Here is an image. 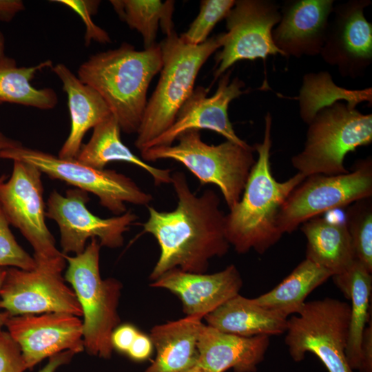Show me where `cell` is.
I'll return each instance as SVG.
<instances>
[{
  "instance_id": "11",
  "label": "cell",
  "mask_w": 372,
  "mask_h": 372,
  "mask_svg": "<svg viewBox=\"0 0 372 372\" xmlns=\"http://www.w3.org/2000/svg\"><path fill=\"white\" fill-rule=\"evenodd\" d=\"M65 265L63 254L55 259L35 262L30 270L6 268L0 287V308L11 316L50 312L82 316L74 290L62 277Z\"/></svg>"
},
{
  "instance_id": "3",
  "label": "cell",
  "mask_w": 372,
  "mask_h": 372,
  "mask_svg": "<svg viewBox=\"0 0 372 372\" xmlns=\"http://www.w3.org/2000/svg\"><path fill=\"white\" fill-rule=\"evenodd\" d=\"M162 65L159 43L136 50L123 43L116 49L92 55L80 65L77 76L100 94L121 131L132 134L140 127L148 87Z\"/></svg>"
},
{
  "instance_id": "32",
  "label": "cell",
  "mask_w": 372,
  "mask_h": 372,
  "mask_svg": "<svg viewBox=\"0 0 372 372\" xmlns=\"http://www.w3.org/2000/svg\"><path fill=\"white\" fill-rule=\"evenodd\" d=\"M235 0H203L200 12L188 30L180 35L185 43L197 45L205 42L215 25L225 19Z\"/></svg>"
},
{
  "instance_id": "45",
  "label": "cell",
  "mask_w": 372,
  "mask_h": 372,
  "mask_svg": "<svg viewBox=\"0 0 372 372\" xmlns=\"http://www.w3.org/2000/svg\"><path fill=\"white\" fill-rule=\"evenodd\" d=\"M7 179V176L5 174H3L0 176V183L4 180Z\"/></svg>"
},
{
  "instance_id": "35",
  "label": "cell",
  "mask_w": 372,
  "mask_h": 372,
  "mask_svg": "<svg viewBox=\"0 0 372 372\" xmlns=\"http://www.w3.org/2000/svg\"><path fill=\"white\" fill-rule=\"evenodd\" d=\"M27 366L19 344L8 331L0 333V372H23Z\"/></svg>"
},
{
  "instance_id": "36",
  "label": "cell",
  "mask_w": 372,
  "mask_h": 372,
  "mask_svg": "<svg viewBox=\"0 0 372 372\" xmlns=\"http://www.w3.org/2000/svg\"><path fill=\"white\" fill-rule=\"evenodd\" d=\"M138 333V330L129 324L116 328L111 337L113 348L119 351L127 353Z\"/></svg>"
},
{
  "instance_id": "41",
  "label": "cell",
  "mask_w": 372,
  "mask_h": 372,
  "mask_svg": "<svg viewBox=\"0 0 372 372\" xmlns=\"http://www.w3.org/2000/svg\"><path fill=\"white\" fill-rule=\"evenodd\" d=\"M19 141L12 139L0 131V152L7 149H10L21 145Z\"/></svg>"
},
{
  "instance_id": "19",
  "label": "cell",
  "mask_w": 372,
  "mask_h": 372,
  "mask_svg": "<svg viewBox=\"0 0 372 372\" xmlns=\"http://www.w3.org/2000/svg\"><path fill=\"white\" fill-rule=\"evenodd\" d=\"M151 286L167 289L178 296L187 316L203 318L239 294L242 280L237 267L230 265L223 270L211 274L174 269L154 280Z\"/></svg>"
},
{
  "instance_id": "12",
  "label": "cell",
  "mask_w": 372,
  "mask_h": 372,
  "mask_svg": "<svg viewBox=\"0 0 372 372\" xmlns=\"http://www.w3.org/2000/svg\"><path fill=\"white\" fill-rule=\"evenodd\" d=\"M42 174L33 165L14 161L10 177L0 183V206L10 225L32 245L35 262L63 255L46 225Z\"/></svg>"
},
{
  "instance_id": "25",
  "label": "cell",
  "mask_w": 372,
  "mask_h": 372,
  "mask_svg": "<svg viewBox=\"0 0 372 372\" xmlns=\"http://www.w3.org/2000/svg\"><path fill=\"white\" fill-rule=\"evenodd\" d=\"M307 239L306 258L332 273L347 270L356 260L344 222L315 217L301 225Z\"/></svg>"
},
{
  "instance_id": "17",
  "label": "cell",
  "mask_w": 372,
  "mask_h": 372,
  "mask_svg": "<svg viewBox=\"0 0 372 372\" xmlns=\"http://www.w3.org/2000/svg\"><path fill=\"white\" fill-rule=\"evenodd\" d=\"M5 326L20 347L27 369L56 353L84 350L83 321L61 312L10 316Z\"/></svg>"
},
{
  "instance_id": "13",
  "label": "cell",
  "mask_w": 372,
  "mask_h": 372,
  "mask_svg": "<svg viewBox=\"0 0 372 372\" xmlns=\"http://www.w3.org/2000/svg\"><path fill=\"white\" fill-rule=\"evenodd\" d=\"M222 50L216 56L214 79L242 60H265L284 54L276 46L272 30L280 20V7L271 0H237L226 18Z\"/></svg>"
},
{
  "instance_id": "15",
  "label": "cell",
  "mask_w": 372,
  "mask_h": 372,
  "mask_svg": "<svg viewBox=\"0 0 372 372\" xmlns=\"http://www.w3.org/2000/svg\"><path fill=\"white\" fill-rule=\"evenodd\" d=\"M370 0H349L333 6L320 55L340 76H363L372 63V24L364 16Z\"/></svg>"
},
{
  "instance_id": "27",
  "label": "cell",
  "mask_w": 372,
  "mask_h": 372,
  "mask_svg": "<svg viewBox=\"0 0 372 372\" xmlns=\"http://www.w3.org/2000/svg\"><path fill=\"white\" fill-rule=\"evenodd\" d=\"M332 276L331 272L305 258L273 289L253 299L287 318L298 313L308 295Z\"/></svg>"
},
{
  "instance_id": "10",
  "label": "cell",
  "mask_w": 372,
  "mask_h": 372,
  "mask_svg": "<svg viewBox=\"0 0 372 372\" xmlns=\"http://www.w3.org/2000/svg\"><path fill=\"white\" fill-rule=\"evenodd\" d=\"M372 197V158L358 161L351 172L306 177L289 195L279 211L277 225L284 234L326 211Z\"/></svg>"
},
{
  "instance_id": "33",
  "label": "cell",
  "mask_w": 372,
  "mask_h": 372,
  "mask_svg": "<svg viewBox=\"0 0 372 372\" xmlns=\"http://www.w3.org/2000/svg\"><path fill=\"white\" fill-rule=\"evenodd\" d=\"M0 206V267H16L25 270L34 268L35 262L17 242Z\"/></svg>"
},
{
  "instance_id": "20",
  "label": "cell",
  "mask_w": 372,
  "mask_h": 372,
  "mask_svg": "<svg viewBox=\"0 0 372 372\" xmlns=\"http://www.w3.org/2000/svg\"><path fill=\"white\" fill-rule=\"evenodd\" d=\"M269 336L242 337L203 324L198 337L196 366L207 372H256L269 346Z\"/></svg>"
},
{
  "instance_id": "39",
  "label": "cell",
  "mask_w": 372,
  "mask_h": 372,
  "mask_svg": "<svg viewBox=\"0 0 372 372\" xmlns=\"http://www.w3.org/2000/svg\"><path fill=\"white\" fill-rule=\"evenodd\" d=\"M24 9V3L21 0H0V21L10 22Z\"/></svg>"
},
{
  "instance_id": "1",
  "label": "cell",
  "mask_w": 372,
  "mask_h": 372,
  "mask_svg": "<svg viewBox=\"0 0 372 372\" xmlns=\"http://www.w3.org/2000/svg\"><path fill=\"white\" fill-rule=\"evenodd\" d=\"M171 184L178 198L176 209L161 211L147 206L149 217L142 225L161 249L150 274L152 280L174 269L204 273L209 260L225 255L231 246L218 195L212 189L196 195L182 172L172 174Z\"/></svg>"
},
{
  "instance_id": "26",
  "label": "cell",
  "mask_w": 372,
  "mask_h": 372,
  "mask_svg": "<svg viewBox=\"0 0 372 372\" xmlns=\"http://www.w3.org/2000/svg\"><path fill=\"white\" fill-rule=\"evenodd\" d=\"M335 285L351 300L349 336L345 355L352 371L358 370L362 339L369 321V302L372 291V276L355 260L344 271L332 276Z\"/></svg>"
},
{
  "instance_id": "5",
  "label": "cell",
  "mask_w": 372,
  "mask_h": 372,
  "mask_svg": "<svg viewBox=\"0 0 372 372\" xmlns=\"http://www.w3.org/2000/svg\"><path fill=\"white\" fill-rule=\"evenodd\" d=\"M176 140L175 145L141 151V159L145 162L176 161L195 176L201 185L217 186L229 209L238 203L256 163L254 145H242L229 141L208 145L197 130L187 131Z\"/></svg>"
},
{
  "instance_id": "37",
  "label": "cell",
  "mask_w": 372,
  "mask_h": 372,
  "mask_svg": "<svg viewBox=\"0 0 372 372\" xmlns=\"http://www.w3.org/2000/svg\"><path fill=\"white\" fill-rule=\"evenodd\" d=\"M359 372H372V324L366 327L361 344Z\"/></svg>"
},
{
  "instance_id": "22",
  "label": "cell",
  "mask_w": 372,
  "mask_h": 372,
  "mask_svg": "<svg viewBox=\"0 0 372 372\" xmlns=\"http://www.w3.org/2000/svg\"><path fill=\"white\" fill-rule=\"evenodd\" d=\"M202 319L186 316L154 326L149 338L156 355L145 372H181L196 365Z\"/></svg>"
},
{
  "instance_id": "18",
  "label": "cell",
  "mask_w": 372,
  "mask_h": 372,
  "mask_svg": "<svg viewBox=\"0 0 372 372\" xmlns=\"http://www.w3.org/2000/svg\"><path fill=\"white\" fill-rule=\"evenodd\" d=\"M333 6V0L285 1L272 30L276 46L286 57L319 55Z\"/></svg>"
},
{
  "instance_id": "43",
  "label": "cell",
  "mask_w": 372,
  "mask_h": 372,
  "mask_svg": "<svg viewBox=\"0 0 372 372\" xmlns=\"http://www.w3.org/2000/svg\"><path fill=\"white\" fill-rule=\"evenodd\" d=\"M5 37L1 31H0V58L5 55Z\"/></svg>"
},
{
  "instance_id": "6",
  "label": "cell",
  "mask_w": 372,
  "mask_h": 372,
  "mask_svg": "<svg viewBox=\"0 0 372 372\" xmlns=\"http://www.w3.org/2000/svg\"><path fill=\"white\" fill-rule=\"evenodd\" d=\"M308 125L304 148L291 160L305 177L347 173L346 155L372 142V114L342 101L320 110Z\"/></svg>"
},
{
  "instance_id": "4",
  "label": "cell",
  "mask_w": 372,
  "mask_h": 372,
  "mask_svg": "<svg viewBox=\"0 0 372 372\" xmlns=\"http://www.w3.org/2000/svg\"><path fill=\"white\" fill-rule=\"evenodd\" d=\"M223 38L222 32L200 45H192L183 41L174 31L159 43L163 65L136 133L134 145L140 152L172 125L192 94L201 67L222 47Z\"/></svg>"
},
{
  "instance_id": "31",
  "label": "cell",
  "mask_w": 372,
  "mask_h": 372,
  "mask_svg": "<svg viewBox=\"0 0 372 372\" xmlns=\"http://www.w3.org/2000/svg\"><path fill=\"white\" fill-rule=\"evenodd\" d=\"M355 258L372 272V197L359 200L347 209L344 221Z\"/></svg>"
},
{
  "instance_id": "29",
  "label": "cell",
  "mask_w": 372,
  "mask_h": 372,
  "mask_svg": "<svg viewBox=\"0 0 372 372\" xmlns=\"http://www.w3.org/2000/svg\"><path fill=\"white\" fill-rule=\"evenodd\" d=\"M300 116L307 125L322 109L340 101L351 108L363 102L372 103V88L350 90L336 85L327 71L309 72L302 80L297 96Z\"/></svg>"
},
{
  "instance_id": "9",
  "label": "cell",
  "mask_w": 372,
  "mask_h": 372,
  "mask_svg": "<svg viewBox=\"0 0 372 372\" xmlns=\"http://www.w3.org/2000/svg\"><path fill=\"white\" fill-rule=\"evenodd\" d=\"M0 159L33 165L52 179L92 193L103 207L116 216L127 211L125 203L147 207L154 199L130 177L115 170L94 169L76 158H63L21 145L0 152Z\"/></svg>"
},
{
  "instance_id": "23",
  "label": "cell",
  "mask_w": 372,
  "mask_h": 372,
  "mask_svg": "<svg viewBox=\"0 0 372 372\" xmlns=\"http://www.w3.org/2000/svg\"><path fill=\"white\" fill-rule=\"evenodd\" d=\"M207 325L242 337L276 335L286 331L287 318L238 294L206 315Z\"/></svg>"
},
{
  "instance_id": "40",
  "label": "cell",
  "mask_w": 372,
  "mask_h": 372,
  "mask_svg": "<svg viewBox=\"0 0 372 372\" xmlns=\"http://www.w3.org/2000/svg\"><path fill=\"white\" fill-rule=\"evenodd\" d=\"M74 355L70 351H65L56 353L49 358L48 364L39 372H54L60 366L68 364Z\"/></svg>"
},
{
  "instance_id": "7",
  "label": "cell",
  "mask_w": 372,
  "mask_h": 372,
  "mask_svg": "<svg viewBox=\"0 0 372 372\" xmlns=\"http://www.w3.org/2000/svg\"><path fill=\"white\" fill-rule=\"evenodd\" d=\"M100 248L98 240L92 238L82 253L63 254L68 263L65 276L82 310L84 348L91 355L110 358L112 334L120 321L117 307L122 285L114 278H101Z\"/></svg>"
},
{
  "instance_id": "8",
  "label": "cell",
  "mask_w": 372,
  "mask_h": 372,
  "mask_svg": "<svg viewBox=\"0 0 372 372\" xmlns=\"http://www.w3.org/2000/svg\"><path fill=\"white\" fill-rule=\"evenodd\" d=\"M350 315V304L337 299L305 302L287 319L285 342L291 358L300 362L310 352L329 372H353L345 355Z\"/></svg>"
},
{
  "instance_id": "14",
  "label": "cell",
  "mask_w": 372,
  "mask_h": 372,
  "mask_svg": "<svg viewBox=\"0 0 372 372\" xmlns=\"http://www.w3.org/2000/svg\"><path fill=\"white\" fill-rule=\"evenodd\" d=\"M89 200L88 193L78 188L68 189L65 196L54 190L49 196L45 215L59 226L64 254L82 253L89 238H98L101 246L120 247L123 244V234L138 219L131 211L100 218L87 209Z\"/></svg>"
},
{
  "instance_id": "34",
  "label": "cell",
  "mask_w": 372,
  "mask_h": 372,
  "mask_svg": "<svg viewBox=\"0 0 372 372\" xmlns=\"http://www.w3.org/2000/svg\"><path fill=\"white\" fill-rule=\"evenodd\" d=\"M53 1L66 6L81 17L85 26V44L86 45H88L92 40L101 43L110 42L108 34L92 21V16L97 12L99 1L56 0Z\"/></svg>"
},
{
  "instance_id": "38",
  "label": "cell",
  "mask_w": 372,
  "mask_h": 372,
  "mask_svg": "<svg viewBox=\"0 0 372 372\" xmlns=\"http://www.w3.org/2000/svg\"><path fill=\"white\" fill-rule=\"evenodd\" d=\"M152 347L150 338L138 332L127 353L135 360H143L151 355Z\"/></svg>"
},
{
  "instance_id": "21",
  "label": "cell",
  "mask_w": 372,
  "mask_h": 372,
  "mask_svg": "<svg viewBox=\"0 0 372 372\" xmlns=\"http://www.w3.org/2000/svg\"><path fill=\"white\" fill-rule=\"evenodd\" d=\"M52 70L61 80L67 94L71 118L70 134L58 156L63 158H76L85 134L112 113L100 94L83 83L65 64L58 63L52 66Z\"/></svg>"
},
{
  "instance_id": "28",
  "label": "cell",
  "mask_w": 372,
  "mask_h": 372,
  "mask_svg": "<svg viewBox=\"0 0 372 372\" xmlns=\"http://www.w3.org/2000/svg\"><path fill=\"white\" fill-rule=\"evenodd\" d=\"M46 60L30 67H18L14 59L6 55L0 58V105L14 103L40 110H51L58 103L56 93L52 88L37 89L31 81L37 72L51 68Z\"/></svg>"
},
{
  "instance_id": "16",
  "label": "cell",
  "mask_w": 372,
  "mask_h": 372,
  "mask_svg": "<svg viewBox=\"0 0 372 372\" xmlns=\"http://www.w3.org/2000/svg\"><path fill=\"white\" fill-rule=\"evenodd\" d=\"M230 76L231 70L220 76L216 91L212 96H207L209 91L204 87L195 88L178 111L172 125L143 149L172 145L183 133L200 130L216 132L227 141L239 145L248 144L238 136L228 116L230 103L245 93L242 90L245 83L238 77L230 80Z\"/></svg>"
},
{
  "instance_id": "44",
  "label": "cell",
  "mask_w": 372,
  "mask_h": 372,
  "mask_svg": "<svg viewBox=\"0 0 372 372\" xmlns=\"http://www.w3.org/2000/svg\"><path fill=\"white\" fill-rule=\"evenodd\" d=\"M181 372H207L205 371V370H203V369H201L200 367L196 366V365H194V366L188 369H186L185 371H183Z\"/></svg>"
},
{
  "instance_id": "2",
  "label": "cell",
  "mask_w": 372,
  "mask_h": 372,
  "mask_svg": "<svg viewBox=\"0 0 372 372\" xmlns=\"http://www.w3.org/2000/svg\"><path fill=\"white\" fill-rule=\"evenodd\" d=\"M272 117L265 116L263 140L254 147L258 154L240 200L225 217L227 240L238 254L254 249L265 253L283 235L277 225L282 205L291 192L306 178L300 173L278 181L271 172Z\"/></svg>"
},
{
  "instance_id": "42",
  "label": "cell",
  "mask_w": 372,
  "mask_h": 372,
  "mask_svg": "<svg viewBox=\"0 0 372 372\" xmlns=\"http://www.w3.org/2000/svg\"><path fill=\"white\" fill-rule=\"evenodd\" d=\"M6 275V268L0 267V287ZM11 316L6 311L0 312V333L2 331L3 326H5L6 322Z\"/></svg>"
},
{
  "instance_id": "30",
  "label": "cell",
  "mask_w": 372,
  "mask_h": 372,
  "mask_svg": "<svg viewBox=\"0 0 372 372\" xmlns=\"http://www.w3.org/2000/svg\"><path fill=\"white\" fill-rule=\"evenodd\" d=\"M110 2L119 18L141 34L145 49L156 44L159 28L165 37L175 31L172 21L174 1L111 0Z\"/></svg>"
},
{
  "instance_id": "24",
  "label": "cell",
  "mask_w": 372,
  "mask_h": 372,
  "mask_svg": "<svg viewBox=\"0 0 372 372\" xmlns=\"http://www.w3.org/2000/svg\"><path fill=\"white\" fill-rule=\"evenodd\" d=\"M121 129L112 114L93 128L89 141L83 145L76 159L97 169H104L112 161H123L141 167L152 178L156 185L171 184L172 170L154 167L136 156L123 143Z\"/></svg>"
}]
</instances>
